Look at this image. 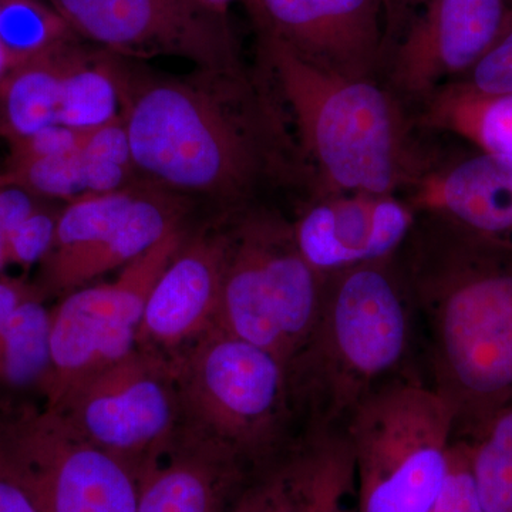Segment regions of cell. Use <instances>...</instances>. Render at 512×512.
I'll list each match as a JSON object with an SVG mask.
<instances>
[{
	"mask_svg": "<svg viewBox=\"0 0 512 512\" xmlns=\"http://www.w3.org/2000/svg\"><path fill=\"white\" fill-rule=\"evenodd\" d=\"M5 175L9 183L20 185L40 198L70 202L87 195L80 150L62 156L8 161Z\"/></svg>",
	"mask_w": 512,
	"mask_h": 512,
	"instance_id": "cell-27",
	"label": "cell"
},
{
	"mask_svg": "<svg viewBox=\"0 0 512 512\" xmlns=\"http://www.w3.org/2000/svg\"><path fill=\"white\" fill-rule=\"evenodd\" d=\"M6 183H8V178H6L5 173L0 174V187H2V185Z\"/></svg>",
	"mask_w": 512,
	"mask_h": 512,
	"instance_id": "cell-40",
	"label": "cell"
},
{
	"mask_svg": "<svg viewBox=\"0 0 512 512\" xmlns=\"http://www.w3.org/2000/svg\"><path fill=\"white\" fill-rule=\"evenodd\" d=\"M77 37L47 0H0V45L10 70Z\"/></svg>",
	"mask_w": 512,
	"mask_h": 512,
	"instance_id": "cell-25",
	"label": "cell"
},
{
	"mask_svg": "<svg viewBox=\"0 0 512 512\" xmlns=\"http://www.w3.org/2000/svg\"><path fill=\"white\" fill-rule=\"evenodd\" d=\"M52 309L42 296L20 306L0 332V413L33 406L30 399L45 400L50 365Z\"/></svg>",
	"mask_w": 512,
	"mask_h": 512,
	"instance_id": "cell-21",
	"label": "cell"
},
{
	"mask_svg": "<svg viewBox=\"0 0 512 512\" xmlns=\"http://www.w3.org/2000/svg\"><path fill=\"white\" fill-rule=\"evenodd\" d=\"M359 512H431L443 490L453 416L416 373L384 384L350 416Z\"/></svg>",
	"mask_w": 512,
	"mask_h": 512,
	"instance_id": "cell-6",
	"label": "cell"
},
{
	"mask_svg": "<svg viewBox=\"0 0 512 512\" xmlns=\"http://www.w3.org/2000/svg\"><path fill=\"white\" fill-rule=\"evenodd\" d=\"M77 36L126 59L178 57L198 72L244 69L227 16L194 0H47Z\"/></svg>",
	"mask_w": 512,
	"mask_h": 512,
	"instance_id": "cell-12",
	"label": "cell"
},
{
	"mask_svg": "<svg viewBox=\"0 0 512 512\" xmlns=\"http://www.w3.org/2000/svg\"><path fill=\"white\" fill-rule=\"evenodd\" d=\"M397 266L412 296L426 382L453 440L476 439L512 402V245L416 211Z\"/></svg>",
	"mask_w": 512,
	"mask_h": 512,
	"instance_id": "cell-2",
	"label": "cell"
},
{
	"mask_svg": "<svg viewBox=\"0 0 512 512\" xmlns=\"http://www.w3.org/2000/svg\"><path fill=\"white\" fill-rule=\"evenodd\" d=\"M82 151L87 156L103 158L134 170L130 140L121 117L109 124L86 131Z\"/></svg>",
	"mask_w": 512,
	"mask_h": 512,
	"instance_id": "cell-33",
	"label": "cell"
},
{
	"mask_svg": "<svg viewBox=\"0 0 512 512\" xmlns=\"http://www.w3.org/2000/svg\"><path fill=\"white\" fill-rule=\"evenodd\" d=\"M144 187L130 184L117 191L84 195L59 212L55 244L42 262V274L36 284L40 292L120 224Z\"/></svg>",
	"mask_w": 512,
	"mask_h": 512,
	"instance_id": "cell-23",
	"label": "cell"
},
{
	"mask_svg": "<svg viewBox=\"0 0 512 512\" xmlns=\"http://www.w3.org/2000/svg\"><path fill=\"white\" fill-rule=\"evenodd\" d=\"M284 460L298 512H359L345 431L303 433L286 448Z\"/></svg>",
	"mask_w": 512,
	"mask_h": 512,
	"instance_id": "cell-19",
	"label": "cell"
},
{
	"mask_svg": "<svg viewBox=\"0 0 512 512\" xmlns=\"http://www.w3.org/2000/svg\"><path fill=\"white\" fill-rule=\"evenodd\" d=\"M183 218V195L147 184L120 224L92 251L50 282L43 295H66L97 276L123 268L153 248L168 232L181 227Z\"/></svg>",
	"mask_w": 512,
	"mask_h": 512,
	"instance_id": "cell-18",
	"label": "cell"
},
{
	"mask_svg": "<svg viewBox=\"0 0 512 512\" xmlns=\"http://www.w3.org/2000/svg\"><path fill=\"white\" fill-rule=\"evenodd\" d=\"M454 82L480 93H512V23L480 62Z\"/></svg>",
	"mask_w": 512,
	"mask_h": 512,
	"instance_id": "cell-31",
	"label": "cell"
},
{
	"mask_svg": "<svg viewBox=\"0 0 512 512\" xmlns=\"http://www.w3.org/2000/svg\"><path fill=\"white\" fill-rule=\"evenodd\" d=\"M194 2L198 3L202 8L218 13V15L227 16L229 6L234 5L239 0H194Z\"/></svg>",
	"mask_w": 512,
	"mask_h": 512,
	"instance_id": "cell-37",
	"label": "cell"
},
{
	"mask_svg": "<svg viewBox=\"0 0 512 512\" xmlns=\"http://www.w3.org/2000/svg\"><path fill=\"white\" fill-rule=\"evenodd\" d=\"M110 53V52H109ZM134 170L151 185L194 194L227 215L254 207L268 187L313 192L291 120L261 72H150L110 53Z\"/></svg>",
	"mask_w": 512,
	"mask_h": 512,
	"instance_id": "cell-1",
	"label": "cell"
},
{
	"mask_svg": "<svg viewBox=\"0 0 512 512\" xmlns=\"http://www.w3.org/2000/svg\"><path fill=\"white\" fill-rule=\"evenodd\" d=\"M59 212L40 207L3 239L8 265L30 268L42 264L55 244Z\"/></svg>",
	"mask_w": 512,
	"mask_h": 512,
	"instance_id": "cell-29",
	"label": "cell"
},
{
	"mask_svg": "<svg viewBox=\"0 0 512 512\" xmlns=\"http://www.w3.org/2000/svg\"><path fill=\"white\" fill-rule=\"evenodd\" d=\"M10 72L8 59H6L5 52H3L2 45H0V83L5 80Z\"/></svg>",
	"mask_w": 512,
	"mask_h": 512,
	"instance_id": "cell-38",
	"label": "cell"
},
{
	"mask_svg": "<svg viewBox=\"0 0 512 512\" xmlns=\"http://www.w3.org/2000/svg\"><path fill=\"white\" fill-rule=\"evenodd\" d=\"M229 247L214 328L291 365L311 336L325 275L308 264L291 220L254 205L229 215Z\"/></svg>",
	"mask_w": 512,
	"mask_h": 512,
	"instance_id": "cell-7",
	"label": "cell"
},
{
	"mask_svg": "<svg viewBox=\"0 0 512 512\" xmlns=\"http://www.w3.org/2000/svg\"><path fill=\"white\" fill-rule=\"evenodd\" d=\"M394 256L325 275L315 326L289 365L301 434L345 429L370 394L416 373V313Z\"/></svg>",
	"mask_w": 512,
	"mask_h": 512,
	"instance_id": "cell-4",
	"label": "cell"
},
{
	"mask_svg": "<svg viewBox=\"0 0 512 512\" xmlns=\"http://www.w3.org/2000/svg\"><path fill=\"white\" fill-rule=\"evenodd\" d=\"M49 410L83 439L126 461L138 474L184 430L173 362L138 348L77 384Z\"/></svg>",
	"mask_w": 512,
	"mask_h": 512,
	"instance_id": "cell-10",
	"label": "cell"
},
{
	"mask_svg": "<svg viewBox=\"0 0 512 512\" xmlns=\"http://www.w3.org/2000/svg\"><path fill=\"white\" fill-rule=\"evenodd\" d=\"M414 211L443 215L512 245V158L477 151L439 158L404 195Z\"/></svg>",
	"mask_w": 512,
	"mask_h": 512,
	"instance_id": "cell-17",
	"label": "cell"
},
{
	"mask_svg": "<svg viewBox=\"0 0 512 512\" xmlns=\"http://www.w3.org/2000/svg\"><path fill=\"white\" fill-rule=\"evenodd\" d=\"M249 474L234 451L184 430L138 474L137 512H227Z\"/></svg>",
	"mask_w": 512,
	"mask_h": 512,
	"instance_id": "cell-16",
	"label": "cell"
},
{
	"mask_svg": "<svg viewBox=\"0 0 512 512\" xmlns=\"http://www.w3.org/2000/svg\"><path fill=\"white\" fill-rule=\"evenodd\" d=\"M40 207V197L33 192L9 181L3 184L0 187V239L8 237Z\"/></svg>",
	"mask_w": 512,
	"mask_h": 512,
	"instance_id": "cell-34",
	"label": "cell"
},
{
	"mask_svg": "<svg viewBox=\"0 0 512 512\" xmlns=\"http://www.w3.org/2000/svg\"><path fill=\"white\" fill-rule=\"evenodd\" d=\"M431 512H484L471 471L467 441L451 443L446 481Z\"/></svg>",
	"mask_w": 512,
	"mask_h": 512,
	"instance_id": "cell-30",
	"label": "cell"
},
{
	"mask_svg": "<svg viewBox=\"0 0 512 512\" xmlns=\"http://www.w3.org/2000/svg\"><path fill=\"white\" fill-rule=\"evenodd\" d=\"M185 238L181 225L123 266L111 284L74 289L52 309V365L43 406L52 409L77 384L137 349L138 326L151 289Z\"/></svg>",
	"mask_w": 512,
	"mask_h": 512,
	"instance_id": "cell-11",
	"label": "cell"
},
{
	"mask_svg": "<svg viewBox=\"0 0 512 512\" xmlns=\"http://www.w3.org/2000/svg\"><path fill=\"white\" fill-rule=\"evenodd\" d=\"M0 512H40L15 468L0 453Z\"/></svg>",
	"mask_w": 512,
	"mask_h": 512,
	"instance_id": "cell-35",
	"label": "cell"
},
{
	"mask_svg": "<svg viewBox=\"0 0 512 512\" xmlns=\"http://www.w3.org/2000/svg\"><path fill=\"white\" fill-rule=\"evenodd\" d=\"M184 430L261 467L301 436L289 367L271 350L212 328L171 357Z\"/></svg>",
	"mask_w": 512,
	"mask_h": 512,
	"instance_id": "cell-5",
	"label": "cell"
},
{
	"mask_svg": "<svg viewBox=\"0 0 512 512\" xmlns=\"http://www.w3.org/2000/svg\"><path fill=\"white\" fill-rule=\"evenodd\" d=\"M6 266H8V258H6L5 244H3V239H0V274Z\"/></svg>",
	"mask_w": 512,
	"mask_h": 512,
	"instance_id": "cell-39",
	"label": "cell"
},
{
	"mask_svg": "<svg viewBox=\"0 0 512 512\" xmlns=\"http://www.w3.org/2000/svg\"><path fill=\"white\" fill-rule=\"evenodd\" d=\"M0 453L40 512H137V471L45 406L0 413Z\"/></svg>",
	"mask_w": 512,
	"mask_h": 512,
	"instance_id": "cell-9",
	"label": "cell"
},
{
	"mask_svg": "<svg viewBox=\"0 0 512 512\" xmlns=\"http://www.w3.org/2000/svg\"><path fill=\"white\" fill-rule=\"evenodd\" d=\"M291 220L296 245L320 274L393 258L417 212L400 195L342 192L311 195Z\"/></svg>",
	"mask_w": 512,
	"mask_h": 512,
	"instance_id": "cell-14",
	"label": "cell"
},
{
	"mask_svg": "<svg viewBox=\"0 0 512 512\" xmlns=\"http://www.w3.org/2000/svg\"><path fill=\"white\" fill-rule=\"evenodd\" d=\"M467 443L484 512H512V402Z\"/></svg>",
	"mask_w": 512,
	"mask_h": 512,
	"instance_id": "cell-26",
	"label": "cell"
},
{
	"mask_svg": "<svg viewBox=\"0 0 512 512\" xmlns=\"http://www.w3.org/2000/svg\"><path fill=\"white\" fill-rule=\"evenodd\" d=\"M284 451L261 466L256 476L249 474L227 512H298Z\"/></svg>",
	"mask_w": 512,
	"mask_h": 512,
	"instance_id": "cell-28",
	"label": "cell"
},
{
	"mask_svg": "<svg viewBox=\"0 0 512 512\" xmlns=\"http://www.w3.org/2000/svg\"><path fill=\"white\" fill-rule=\"evenodd\" d=\"M119 117L120 96L110 53L104 49L92 53L80 47L63 77L59 124L90 131Z\"/></svg>",
	"mask_w": 512,
	"mask_h": 512,
	"instance_id": "cell-24",
	"label": "cell"
},
{
	"mask_svg": "<svg viewBox=\"0 0 512 512\" xmlns=\"http://www.w3.org/2000/svg\"><path fill=\"white\" fill-rule=\"evenodd\" d=\"M79 49L72 40L10 70L0 83V136L18 140L59 124L63 77Z\"/></svg>",
	"mask_w": 512,
	"mask_h": 512,
	"instance_id": "cell-22",
	"label": "cell"
},
{
	"mask_svg": "<svg viewBox=\"0 0 512 512\" xmlns=\"http://www.w3.org/2000/svg\"><path fill=\"white\" fill-rule=\"evenodd\" d=\"M42 295L36 285L0 274V332L9 325L23 303Z\"/></svg>",
	"mask_w": 512,
	"mask_h": 512,
	"instance_id": "cell-36",
	"label": "cell"
},
{
	"mask_svg": "<svg viewBox=\"0 0 512 512\" xmlns=\"http://www.w3.org/2000/svg\"><path fill=\"white\" fill-rule=\"evenodd\" d=\"M390 2H392V0H390Z\"/></svg>",
	"mask_w": 512,
	"mask_h": 512,
	"instance_id": "cell-41",
	"label": "cell"
},
{
	"mask_svg": "<svg viewBox=\"0 0 512 512\" xmlns=\"http://www.w3.org/2000/svg\"><path fill=\"white\" fill-rule=\"evenodd\" d=\"M256 32L326 72L376 79L390 0H242Z\"/></svg>",
	"mask_w": 512,
	"mask_h": 512,
	"instance_id": "cell-13",
	"label": "cell"
},
{
	"mask_svg": "<svg viewBox=\"0 0 512 512\" xmlns=\"http://www.w3.org/2000/svg\"><path fill=\"white\" fill-rule=\"evenodd\" d=\"M86 131L53 124L35 134L18 140L8 141L10 156L8 161H25L33 158L62 156L82 150Z\"/></svg>",
	"mask_w": 512,
	"mask_h": 512,
	"instance_id": "cell-32",
	"label": "cell"
},
{
	"mask_svg": "<svg viewBox=\"0 0 512 512\" xmlns=\"http://www.w3.org/2000/svg\"><path fill=\"white\" fill-rule=\"evenodd\" d=\"M416 119L427 133L450 134L478 151L512 158V93H480L450 82L417 110Z\"/></svg>",
	"mask_w": 512,
	"mask_h": 512,
	"instance_id": "cell-20",
	"label": "cell"
},
{
	"mask_svg": "<svg viewBox=\"0 0 512 512\" xmlns=\"http://www.w3.org/2000/svg\"><path fill=\"white\" fill-rule=\"evenodd\" d=\"M228 247V221L194 238L187 235L151 289L138 326V349L171 359L214 326Z\"/></svg>",
	"mask_w": 512,
	"mask_h": 512,
	"instance_id": "cell-15",
	"label": "cell"
},
{
	"mask_svg": "<svg viewBox=\"0 0 512 512\" xmlns=\"http://www.w3.org/2000/svg\"><path fill=\"white\" fill-rule=\"evenodd\" d=\"M512 23L507 0H392L376 80L416 116Z\"/></svg>",
	"mask_w": 512,
	"mask_h": 512,
	"instance_id": "cell-8",
	"label": "cell"
},
{
	"mask_svg": "<svg viewBox=\"0 0 512 512\" xmlns=\"http://www.w3.org/2000/svg\"><path fill=\"white\" fill-rule=\"evenodd\" d=\"M258 57L311 171L312 195L404 197L439 158L413 111L379 80L326 72L264 32Z\"/></svg>",
	"mask_w": 512,
	"mask_h": 512,
	"instance_id": "cell-3",
	"label": "cell"
}]
</instances>
